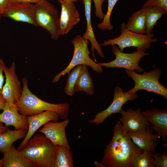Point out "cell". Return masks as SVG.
<instances>
[{
  "label": "cell",
  "mask_w": 167,
  "mask_h": 167,
  "mask_svg": "<svg viewBox=\"0 0 167 167\" xmlns=\"http://www.w3.org/2000/svg\"><path fill=\"white\" fill-rule=\"evenodd\" d=\"M23 90L21 96L16 104L19 113L25 116L39 114L44 111H51L58 113L60 118H67L70 105L67 103L53 104L43 101L33 94L29 89L26 77L22 79Z\"/></svg>",
  "instance_id": "cell-2"
},
{
  "label": "cell",
  "mask_w": 167,
  "mask_h": 167,
  "mask_svg": "<svg viewBox=\"0 0 167 167\" xmlns=\"http://www.w3.org/2000/svg\"><path fill=\"white\" fill-rule=\"evenodd\" d=\"M112 51L115 56L113 61L108 62L98 63L101 66L107 68H121L129 70H136L139 72L144 71V69L139 65L141 59L149 55L146 50H136L131 53H125L121 51L115 45H111Z\"/></svg>",
  "instance_id": "cell-8"
},
{
  "label": "cell",
  "mask_w": 167,
  "mask_h": 167,
  "mask_svg": "<svg viewBox=\"0 0 167 167\" xmlns=\"http://www.w3.org/2000/svg\"><path fill=\"white\" fill-rule=\"evenodd\" d=\"M41 0H9L10 2H19L35 3H37Z\"/></svg>",
  "instance_id": "cell-34"
},
{
  "label": "cell",
  "mask_w": 167,
  "mask_h": 167,
  "mask_svg": "<svg viewBox=\"0 0 167 167\" xmlns=\"http://www.w3.org/2000/svg\"><path fill=\"white\" fill-rule=\"evenodd\" d=\"M35 16V4L10 2L3 12L2 17L10 18L15 21L26 23L37 26Z\"/></svg>",
  "instance_id": "cell-10"
},
{
  "label": "cell",
  "mask_w": 167,
  "mask_h": 167,
  "mask_svg": "<svg viewBox=\"0 0 167 167\" xmlns=\"http://www.w3.org/2000/svg\"><path fill=\"white\" fill-rule=\"evenodd\" d=\"M75 92L83 91L89 95L94 93V85L88 67L83 65L74 88Z\"/></svg>",
  "instance_id": "cell-21"
},
{
  "label": "cell",
  "mask_w": 167,
  "mask_h": 167,
  "mask_svg": "<svg viewBox=\"0 0 167 167\" xmlns=\"http://www.w3.org/2000/svg\"><path fill=\"white\" fill-rule=\"evenodd\" d=\"M95 7L96 16L100 19H103L105 14L103 12L102 6L103 2L105 0H93Z\"/></svg>",
  "instance_id": "cell-31"
},
{
  "label": "cell",
  "mask_w": 167,
  "mask_h": 167,
  "mask_svg": "<svg viewBox=\"0 0 167 167\" xmlns=\"http://www.w3.org/2000/svg\"><path fill=\"white\" fill-rule=\"evenodd\" d=\"M125 25L124 23L121 24V33L119 36L105 41L100 44V45H117L122 52L125 48L130 47H136V50H146L151 47L152 43L158 41L157 38H153V34L144 35L136 33L126 29Z\"/></svg>",
  "instance_id": "cell-5"
},
{
  "label": "cell",
  "mask_w": 167,
  "mask_h": 167,
  "mask_svg": "<svg viewBox=\"0 0 167 167\" xmlns=\"http://www.w3.org/2000/svg\"><path fill=\"white\" fill-rule=\"evenodd\" d=\"M118 0H108V6L107 12L102 22L97 24V27L102 30L110 31L114 27L112 25L110 20L112 10Z\"/></svg>",
  "instance_id": "cell-28"
},
{
  "label": "cell",
  "mask_w": 167,
  "mask_h": 167,
  "mask_svg": "<svg viewBox=\"0 0 167 167\" xmlns=\"http://www.w3.org/2000/svg\"><path fill=\"white\" fill-rule=\"evenodd\" d=\"M57 145L45 135L35 134L20 150L33 167H54Z\"/></svg>",
  "instance_id": "cell-3"
},
{
  "label": "cell",
  "mask_w": 167,
  "mask_h": 167,
  "mask_svg": "<svg viewBox=\"0 0 167 167\" xmlns=\"http://www.w3.org/2000/svg\"><path fill=\"white\" fill-rule=\"evenodd\" d=\"M5 66L4 61L1 58L0 59V94H1L5 80V76L3 74L4 69Z\"/></svg>",
  "instance_id": "cell-32"
},
{
  "label": "cell",
  "mask_w": 167,
  "mask_h": 167,
  "mask_svg": "<svg viewBox=\"0 0 167 167\" xmlns=\"http://www.w3.org/2000/svg\"><path fill=\"white\" fill-rule=\"evenodd\" d=\"M16 64L13 62L9 68L4 69L5 80L1 94L6 101L15 103L20 99L23 88L15 72Z\"/></svg>",
  "instance_id": "cell-11"
},
{
  "label": "cell",
  "mask_w": 167,
  "mask_h": 167,
  "mask_svg": "<svg viewBox=\"0 0 167 167\" xmlns=\"http://www.w3.org/2000/svg\"><path fill=\"white\" fill-rule=\"evenodd\" d=\"M1 58V57H0V59Z\"/></svg>",
  "instance_id": "cell-40"
},
{
  "label": "cell",
  "mask_w": 167,
  "mask_h": 167,
  "mask_svg": "<svg viewBox=\"0 0 167 167\" xmlns=\"http://www.w3.org/2000/svg\"><path fill=\"white\" fill-rule=\"evenodd\" d=\"M27 130H14L9 129L0 134V152L3 153L7 151L13 143L18 139L24 138Z\"/></svg>",
  "instance_id": "cell-23"
},
{
  "label": "cell",
  "mask_w": 167,
  "mask_h": 167,
  "mask_svg": "<svg viewBox=\"0 0 167 167\" xmlns=\"http://www.w3.org/2000/svg\"><path fill=\"white\" fill-rule=\"evenodd\" d=\"M150 6L159 7L167 11V0H147L142 7Z\"/></svg>",
  "instance_id": "cell-30"
},
{
  "label": "cell",
  "mask_w": 167,
  "mask_h": 167,
  "mask_svg": "<svg viewBox=\"0 0 167 167\" xmlns=\"http://www.w3.org/2000/svg\"><path fill=\"white\" fill-rule=\"evenodd\" d=\"M10 3L9 0H0V18Z\"/></svg>",
  "instance_id": "cell-33"
},
{
  "label": "cell",
  "mask_w": 167,
  "mask_h": 167,
  "mask_svg": "<svg viewBox=\"0 0 167 167\" xmlns=\"http://www.w3.org/2000/svg\"><path fill=\"white\" fill-rule=\"evenodd\" d=\"M35 20L38 26L46 30L55 41L59 37V17L57 9L47 0H41L35 4Z\"/></svg>",
  "instance_id": "cell-7"
},
{
  "label": "cell",
  "mask_w": 167,
  "mask_h": 167,
  "mask_svg": "<svg viewBox=\"0 0 167 167\" xmlns=\"http://www.w3.org/2000/svg\"><path fill=\"white\" fill-rule=\"evenodd\" d=\"M26 117L28 123V129L24 140L17 148L19 150L22 149L40 127L49 121L57 122L60 118L58 113L51 111H45L39 114Z\"/></svg>",
  "instance_id": "cell-16"
},
{
  "label": "cell",
  "mask_w": 167,
  "mask_h": 167,
  "mask_svg": "<svg viewBox=\"0 0 167 167\" xmlns=\"http://www.w3.org/2000/svg\"><path fill=\"white\" fill-rule=\"evenodd\" d=\"M153 130L150 127L127 134L133 142L142 150L152 152L156 151L158 143L157 139L160 136L158 134H152Z\"/></svg>",
  "instance_id": "cell-17"
},
{
  "label": "cell",
  "mask_w": 167,
  "mask_h": 167,
  "mask_svg": "<svg viewBox=\"0 0 167 167\" xmlns=\"http://www.w3.org/2000/svg\"><path fill=\"white\" fill-rule=\"evenodd\" d=\"M70 150L62 145H57L54 167H73L72 154Z\"/></svg>",
  "instance_id": "cell-25"
},
{
  "label": "cell",
  "mask_w": 167,
  "mask_h": 167,
  "mask_svg": "<svg viewBox=\"0 0 167 167\" xmlns=\"http://www.w3.org/2000/svg\"><path fill=\"white\" fill-rule=\"evenodd\" d=\"M146 12L144 7L133 13L129 18L125 26L126 29L134 32L146 34Z\"/></svg>",
  "instance_id": "cell-22"
},
{
  "label": "cell",
  "mask_w": 167,
  "mask_h": 167,
  "mask_svg": "<svg viewBox=\"0 0 167 167\" xmlns=\"http://www.w3.org/2000/svg\"><path fill=\"white\" fill-rule=\"evenodd\" d=\"M120 113L122 117L119 121L122 123V127L127 134L148 128L152 125L140 108L135 110L129 108L126 111L122 109Z\"/></svg>",
  "instance_id": "cell-14"
},
{
  "label": "cell",
  "mask_w": 167,
  "mask_h": 167,
  "mask_svg": "<svg viewBox=\"0 0 167 167\" xmlns=\"http://www.w3.org/2000/svg\"><path fill=\"white\" fill-rule=\"evenodd\" d=\"M94 165L98 167H104V166L100 162H97V161L94 162Z\"/></svg>",
  "instance_id": "cell-37"
},
{
  "label": "cell",
  "mask_w": 167,
  "mask_h": 167,
  "mask_svg": "<svg viewBox=\"0 0 167 167\" xmlns=\"http://www.w3.org/2000/svg\"><path fill=\"white\" fill-rule=\"evenodd\" d=\"M61 6L58 21L59 35L67 34L80 21V15L74 2L67 0H58Z\"/></svg>",
  "instance_id": "cell-12"
},
{
  "label": "cell",
  "mask_w": 167,
  "mask_h": 167,
  "mask_svg": "<svg viewBox=\"0 0 167 167\" xmlns=\"http://www.w3.org/2000/svg\"><path fill=\"white\" fill-rule=\"evenodd\" d=\"M3 167H32L30 162L13 144L3 153Z\"/></svg>",
  "instance_id": "cell-20"
},
{
  "label": "cell",
  "mask_w": 167,
  "mask_h": 167,
  "mask_svg": "<svg viewBox=\"0 0 167 167\" xmlns=\"http://www.w3.org/2000/svg\"><path fill=\"white\" fill-rule=\"evenodd\" d=\"M114 92L113 100L110 105L106 109L97 113L93 119L89 121V122L97 126L102 124L110 115L120 113L122 106L126 102L132 101L137 97L136 93L124 92L118 86L115 87Z\"/></svg>",
  "instance_id": "cell-9"
},
{
  "label": "cell",
  "mask_w": 167,
  "mask_h": 167,
  "mask_svg": "<svg viewBox=\"0 0 167 167\" xmlns=\"http://www.w3.org/2000/svg\"><path fill=\"white\" fill-rule=\"evenodd\" d=\"M3 112L0 113V122L5 126H12L15 130H25L28 127L26 117L20 114L15 103L6 101Z\"/></svg>",
  "instance_id": "cell-15"
},
{
  "label": "cell",
  "mask_w": 167,
  "mask_h": 167,
  "mask_svg": "<svg viewBox=\"0 0 167 167\" xmlns=\"http://www.w3.org/2000/svg\"><path fill=\"white\" fill-rule=\"evenodd\" d=\"M9 129L8 127L4 126L3 123L0 122V134L2 133Z\"/></svg>",
  "instance_id": "cell-35"
},
{
  "label": "cell",
  "mask_w": 167,
  "mask_h": 167,
  "mask_svg": "<svg viewBox=\"0 0 167 167\" xmlns=\"http://www.w3.org/2000/svg\"><path fill=\"white\" fill-rule=\"evenodd\" d=\"M125 71L135 82L134 87L126 92L136 93L139 90H143L160 95L167 99V89L159 81L162 74L160 69L155 68L151 71H145L142 74L136 73L134 70H126Z\"/></svg>",
  "instance_id": "cell-6"
},
{
  "label": "cell",
  "mask_w": 167,
  "mask_h": 167,
  "mask_svg": "<svg viewBox=\"0 0 167 167\" xmlns=\"http://www.w3.org/2000/svg\"><path fill=\"white\" fill-rule=\"evenodd\" d=\"M144 7L146 12V34H152V30L157 21L164 14H167V11L157 6Z\"/></svg>",
  "instance_id": "cell-24"
},
{
  "label": "cell",
  "mask_w": 167,
  "mask_h": 167,
  "mask_svg": "<svg viewBox=\"0 0 167 167\" xmlns=\"http://www.w3.org/2000/svg\"><path fill=\"white\" fill-rule=\"evenodd\" d=\"M84 6L85 15L86 20L87 28L85 32L83 35L82 37L89 41L91 44L92 54L97 61L94 53L96 50L99 55L102 58H104V54L101 46L97 41L94 34L91 20V7L92 0H82Z\"/></svg>",
  "instance_id": "cell-19"
},
{
  "label": "cell",
  "mask_w": 167,
  "mask_h": 167,
  "mask_svg": "<svg viewBox=\"0 0 167 167\" xmlns=\"http://www.w3.org/2000/svg\"><path fill=\"white\" fill-rule=\"evenodd\" d=\"M83 65H77L73 69L72 71L69 74L67 79V84L64 89L66 94L69 96H72L75 94L74 88L80 73Z\"/></svg>",
  "instance_id": "cell-27"
},
{
  "label": "cell",
  "mask_w": 167,
  "mask_h": 167,
  "mask_svg": "<svg viewBox=\"0 0 167 167\" xmlns=\"http://www.w3.org/2000/svg\"><path fill=\"white\" fill-rule=\"evenodd\" d=\"M5 101L2 95L0 94V110H3Z\"/></svg>",
  "instance_id": "cell-36"
},
{
  "label": "cell",
  "mask_w": 167,
  "mask_h": 167,
  "mask_svg": "<svg viewBox=\"0 0 167 167\" xmlns=\"http://www.w3.org/2000/svg\"><path fill=\"white\" fill-rule=\"evenodd\" d=\"M74 47L72 58L67 67L54 78L52 82H57L62 76L69 74L72 69L76 66L81 65L91 68L98 73L103 72L101 66L92 60L89 56L91 54L88 48L89 41L83 38L80 35L76 36L71 41Z\"/></svg>",
  "instance_id": "cell-4"
},
{
  "label": "cell",
  "mask_w": 167,
  "mask_h": 167,
  "mask_svg": "<svg viewBox=\"0 0 167 167\" xmlns=\"http://www.w3.org/2000/svg\"><path fill=\"white\" fill-rule=\"evenodd\" d=\"M67 0L74 2H75L78 1V0Z\"/></svg>",
  "instance_id": "cell-39"
},
{
  "label": "cell",
  "mask_w": 167,
  "mask_h": 167,
  "mask_svg": "<svg viewBox=\"0 0 167 167\" xmlns=\"http://www.w3.org/2000/svg\"><path fill=\"white\" fill-rule=\"evenodd\" d=\"M101 163L104 167H133L135 157L143 151L131 140L118 121Z\"/></svg>",
  "instance_id": "cell-1"
},
{
  "label": "cell",
  "mask_w": 167,
  "mask_h": 167,
  "mask_svg": "<svg viewBox=\"0 0 167 167\" xmlns=\"http://www.w3.org/2000/svg\"><path fill=\"white\" fill-rule=\"evenodd\" d=\"M154 161L151 152L143 150L135 157L133 167H154Z\"/></svg>",
  "instance_id": "cell-26"
},
{
  "label": "cell",
  "mask_w": 167,
  "mask_h": 167,
  "mask_svg": "<svg viewBox=\"0 0 167 167\" xmlns=\"http://www.w3.org/2000/svg\"><path fill=\"white\" fill-rule=\"evenodd\" d=\"M154 130L162 138L164 142L167 141V110L157 108H152L142 112Z\"/></svg>",
  "instance_id": "cell-18"
},
{
  "label": "cell",
  "mask_w": 167,
  "mask_h": 167,
  "mask_svg": "<svg viewBox=\"0 0 167 167\" xmlns=\"http://www.w3.org/2000/svg\"><path fill=\"white\" fill-rule=\"evenodd\" d=\"M59 122H48L37 132L44 134L54 145L63 146L71 150L66 133V128L70 120L67 118Z\"/></svg>",
  "instance_id": "cell-13"
},
{
  "label": "cell",
  "mask_w": 167,
  "mask_h": 167,
  "mask_svg": "<svg viewBox=\"0 0 167 167\" xmlns=\"http://www.w3.org/2000/svg\"><path fill=\"white\" fill-rule=\"evenodd\" d=\"M3 160L2 158L0 159V167H2L3 166Z\"/></svg>",
  "instance_id": "cell-38"
},
{
  "label": "cell",
  "mask_w": 167,
  "mask_h": 167,
  "mask_svg": "<svg viewBox=\"0 0 167 167\" xmlns=\"http://www.w3.org/2000/svg\"><path fill=\"white\" fill-rule=\"evenodd\" d=\"M152 154L154 160V164L155 167H167V155L165 152L157 153L156 152H152Z\"/></svg>",
  "instance_id": "cell-29"
}]
</instances>
